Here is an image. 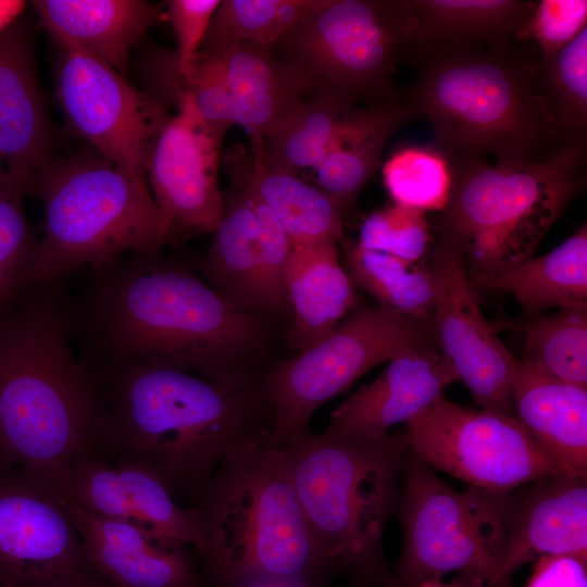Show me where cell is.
Instances as JSON below:
<instances>
[{"label":"cell","instance_id":"5b68a950","mask_svg":"<svg viewBox=\"0 0 587 587\" xmlns=\"http://www.w3.org/2000/svg\"><path fill=\"white\" fill-rule=\"evenodd\" d=\"M193 508L204 587L260 582L329 587L334 576L278 446L265 442L226 460Z\"/></svg>","mask_w":587,"mask_h":587},{"label":"cell","instance_id":"74e56055","mask_svg":"<svg viewBox=\"0 0 587 587\" xmlns=\"http://www.w3.org/2000/svg\"><path fill=\"white\" fill-rule=\"evenodd\" d=\"M58 494L95 515L142 525L115 467L99 454L74 462Z\"/></svg>","mask_w":587,"mask_h":587},{"label":"cell","instance_id":"cb8c5ba5","mask_svg":"<svg viewBox=\"0 0 587 587\" xmlns=\"http://www.w3.org/2000/svg\"><path fill=\"white\" fill-rule=\"evenodd\" d=\"M354 287L340 264L337 243L294 245L286 277L294 319L289 347L299 352L333 332L355 309Z\"/></svg>","mask_w":587,"mask_h":587},{"label":"cell","instance_id":"7402d4cb","mask_svg":"<svg viewBox=\"0 0 587 587\" xmlns=\"http://www.w3.org/2000/svg\"><path fill=\"white\" fill-rule=\"evenodd\" d=\"M33 3L61 48L86 53L124 77L133 48L159 18L157 8L142 0H37Z\"/></svg>","mask_w":587,"mask_h":587},{"label":"cell","instance_id":"30bf717a","mask_svg":"<svg viewBox=\"0 0 587 587\" xmlns=\"http://www.w3.org/2000/svg\"><path fill=\"white\" fill-rule=\"evenodd\" d=\"M407 43L405 0H327L288 29L272 52L312 92L360 107L397 96L392 75Z\"/></svg>","mask_w":587,"mask_h":587},{"label":"cell","instance_id":"f6af8a7d","mask_svg":"<svg viewBox=\"0 0 587 587\" xmlns=\"http://www.w3.org/2000/svg\"><path fill=\"white\" fill-rule=\"evenodd\" d=\"M240 587H303V586L287 584V583L260 582V583L247 584Z\"/></svg>","mask_w":587,"mask_h":587},{"label":"cell","instance_id":"e575fe53","mask_svg":"<svg viewBox=\"0 0 587 587\" xmlns=\"http://www.w3.org/2000/svg\"><path fill=\"white\" fill-rule=\"evenodd\" d=\"M383 177L395 204L426 213L446 209L453 170L449 158L438 148L409 146L385 162Z\"/></svg>","mask_w":587,"mask_h":587},{"label":"cell","instance_id":"2e32d148","mask_svg":"<svg viewBox=\"0 0 587 587\" xmlns=\"http://www.w3.org/2000/svg\"><path fill=\"white\" fill-rule=\"evenodd\" d=\"M224 137L211 130L184 96L152 150L147 175L158 207L176 232L212 233L224 209L218 186Z\"/></svg>","mask_w":587,"mask_h":587},{"label":"cell","instance_id":"7dc6e473","mask_svg":"<svg viewBox=\"0 0 587 587\" xmlns=\"http://www.w3.org/2000/svg\"><path fill=\"white\" fill-rule=\"evenodd\" d=\"M0 587H2V586H0Z\"/></svg>","mask_w":587,"mask_h":587},{"label":"cell","instance_id":"e0dca14e","mask_svg":"<svg viewBox=\"0 0 587 587\" xmlns=\"http://www.w3.org/2000/svg\"><path fill=\"white\" fill-rule=\"evenodd\" d=\"M62 499L90 563L109 587H204L198 557L186 544Z\"/></svg>","mask_w":587,"mask_h":587},{"label":"cell","instance_id":"d6986e66","mask_svg":"<svg viewBox=\"0 0 587 587\" xmlns=\"http://www.w3.org/2000/svg\"><path fill=\"white\" fill-rule=\"evenodd\" d=\"M545 554L587 557V479L560 474L514 489L502 563L494 587Z\"/></svg>","mask_w":587,"mask_h":587},{"label":"cell","instance_id":"277c9868","mask_svg":"<svg viewBox=\"0 0 587 587\" xmlns=\"http://www.w3.org/2000/svg\"><path fill=\"white\" fill-rule=\"evenodd\" d=\"M530 46H466L419 59L404 100L424 116L450 161L534 162L570 145L549 114Z\"/></svg>","mask_w":587,"mask_h":587},{"label":"cell","instance_id":"9a60e30c","mask_svg":"<svg viewBox=\"0 0 587 587\" xmlns=\"http://www.w3.org/2000/svg\"><path fill=\"white\" fill-rule=\"evenodd\" d=\"M436 282V342L480 409L514 416L512 388L520 360L484 315L477 287L453 238L440 227L428 253Z\"/></svg>","mask_w":587,"mask_h":587},{"label":"cell","instance_id":"7bdbcfd3","mask_svg":"<svg viewBox=\"0 0 587 587\" xmlns=\"http://www.w3.org/2000/svg\"><path fill=\"white\" fill-rule=\"evenodd\" d=\"M416 587H487L484 579L475 573L459 572L455 577L446 583L442 579L424 582Z\"/></svg>","mask_w":587,"mask_h":587},{"label":"cell","instance_id":"d4e9b609","mask_svg":"<svg viewBox=\"0 0 587 587\" xmlns=\"http://www.w3.org/2000/svg\"><path fill=\"white\" fill-rule=\"evenodd\" d=\"M227 172L240 178L276 216L292 245L314 241L340 243L344 213L317 186L297 174L271 166L250 142L229 152Z\"/></svg>","mask_w":587,"mask_h":587},{"label":"cell","instance_id":"f35d334b","mask_svg":"<svg viewBox=\"0 0 587 587\" xmlns=\"http://www.w3.org/2000/svg\"><path fill=\"white\" fill-rule=\"evenodd\" d=\"M433 241L425 212L394 203L363 221L355 242L363 249L421 263L427 259Z\"/></svg>","mask_w":587,"mask_h":587},{"label":"cell","instance_id":"d6a6232c","mask_svg":"<svg viewBox=\"0 0 587 587\" xmlns=\"http://www.w3.org/2000/svg\"><path fill=\"white\" fill-rule=\"evenodd\" d=\"M327 0L220 1L200 51L220 53L235 47L272 51L279 38Z\"/></svg>","mask_w":587,"mask_h":587},{"label":"cell","instance_id":"8fae6325","mask_svg":"<svg viewBox=\"0 0 587 587\" xmlns=\"http://www.w3.org/2000/svg\"><path fill=\"white\" fill-rule=\"evenodd\" d=\"M433 337V317L408 316L377 304L354 309L327 336L262 374L272 412L270 444L279 446L309 433L323 403L371 369Z\"/></svg>","mask_w":587,"mask_h":587},{"label":"cell","instance_id":"8992f818","mask_svg":"<svg viewBox=\"0 0 587 587\" xmlns=\"http://www.w3.org/2000/svg\"><path fill=\"white\" fill-rule=\"evenodd\" d=\"M310 529L335 577L394 587L385 551L397 512L407 433L354 437L311 430L278 446Z\"/></svg>","mask_w":587,"mask_h":587},{"label":"cell","instance_id":"b9f144b4","mask_svg":"<svg viewBox=\"0 0 587 587\" xmlns=\"http://www.w3.org/2000/svg\"><path fill=\"white\" fill-rule=\"evenodd\" d=\"M525 587H587V557L540 555L535 560Z\"/></svg>","mask_w":587,"mask_h":587},{"label":"cell","instance_id":"6da1fadb","mask_svg":"<svg viewBox=\"0 0 587 587\" xmlns=\"http://www.w3.org/2000/svg\"><path fill=\"white\" fill-rule=\"evenodd\" d=\"M62 314L84 362H134L245 385L261 380L268 328L189 266L158 253H130L87 267L64 295Z\"/></svg>","mask_w":587,"mask_h":587},{"label":"cell","instance_id":"9c48e42d","mask_svg":"<svg viewBox=\"0 0 587 587\" xmlns=\"http://www.w3.org/2000/svg\"><path fill=\"white\" fill-rule=\"evenodd\" d=\"M514 490L469 486L458 491L410 448L396 514L402 547L394 587H416L452 572H471L494 587L502 563Z\"/></svg>","mask_w":587,"mask_h":587},{"label":"cell","instance_id":"ab89813d","mask_svg":"<svg viewBox=\"0 0 587 587\" xmlns=\"http://www.w3.org/2000/svg\"><path fill=\"white\" fill-rule=\"evenodd\" d=\"M586 0L535 1L517 42L530 46L539 57H548L570 43L586 28Z\"/></svg>","mask_w":587,"mask_h":587},{"label":"cell","instance_id":"603a6c76","mask_svg":"<svg viewBox=\"0 0 587 587\" xmlns=\"http://www.w3.org/2000/svg\"><path fill=\"white\" fill-rule=\"evenodd\" d=\"M512 402L516 420L561 469L587 479V387L520 361Z\"/></svg>","mask_w":587,"mask_h":587},{"label":"cell","instance_id":"4fadbf2b","mask_svg":"<svg viewBox=\"0 0 587 587\" xmlns=\"http://www.w3.org/2000/svg\"><path fill=\"white\" fill-rule=\"evenodd\" d=\"M0 586L109 587L60 494L0 464Z\"/></svg>","mask_w":587,"mask_h":587},{"label":"cell","instance_id":"1f68e13d","mask_svg":"<svg viewBox=\"0 0 587 587\" xmlns=\"http://www.w3.org/2000/svg\"><path fill=\"white\" fill-rule=\"evenodd\" d=\"M492 324L524 333L521 361L555 379L587 387V308Z\"/></svg>","mask_w":587,"mask_h":587},{"label":"cell","instance_id":"4dcf8cb0","mask_svg":"<svg viewBox=\"0 0 587 587\" xmlns=\"http://www.w3.org/2000/svg\"><path fill=\"white\" fill-rule=\"evenodd\" d=\"M339 245L354 286L367 292L377 305L408 316L433 317L437 289L428 263L363 249L346 237Z\"/></svg>","mask_w":587,"mask_h":587},{"label":"cell","instance_id":"44dd1931","mask_svg":"<svg viewBox=\"0 0 587 587\" xmlns=\"http://www.w3.org/2000/svg\"><path fill=\"white\" fill-rule=\"evenodd\" d=\"M534 4L524 0H405V59L415 63L439 50L517 42Z\"/></svg>","mask_w":587,"mask_h":587},{"label":"cell","instance_id":"f546056e","mask_svg":"<svg viewBox=\"0 0 587 587\" xmlns=\"http://www.w3.org/2000/svg\"><path fill=\"white\" fill-rule=\"evenodd\" d=\"M337 99L313 92L276 118L261 137L250 138L273 167L299 174L315 170L333 149L354 110Z\"/></svg>","mask_w":587,"mask_h":587},{"label":"cell","instance_id":"ee69618b","mask_svg":"<svg viewBox=\"0 0 587 587\" xmlns=\"http://www.w3.org/2000/svg\"><path fill=\"white\" fill-rule=\"evenodd\" d=\"M25 7L24 1L0 0V34L11 27L12 22Z\"/></svg>","mask_w":587,"mask_h":587},{"label":"cell","instance_id":"7c38bea8","mask_svg":"<svg viewBox=\"0 0 587 587\" xmlns=\"http://www.w3.org/2000/svg\"><path fill=\"white\" fill-rule=\"evenodd\" d=\"M405 425L417 457L470 486L511 491L565 473L515 416L442 397Z\"/></svg>","mask_w":587,"mask_h":587},{"label":"cell","instance_id":"52a82bcc","mask_svg":"<svg viewBox=\"0 0 587 587\" xmlns=\"http://www.w3.org/2000/svg\"><path fill=\"white\" fill-rule=\"evenodd\" d=\"M32 192L43 209L35 285L62 282L83 266H103L130 253L161 252L177 233L146 177L96 151L52 158Z\"/></svg>","mask_w":587,"mask_h":587},{"label":"cell","instance_id":"5bb4252c","mask_svg":"<svg viewBox=\"0 0 587 587\" xmlns=\"http://www.w3.org/2000/svg\"><path fill=\"white\" fill-rule=\"evenodd\" d=\"M57 97L72 128L117 166L147 176L166 110L101 61L62 48Z\"/></svg>","mask_w":587,"mask_h":587},{"label":"cell","instance_id":"3957f363","mask_svg":"<svg viewBox=\"0 0 587 587\" xmlns=\"http://www.w3.org/2000/svg\"><path fill=\"white\" fill-rule=\"evenodd\" d=\"M61 282L34 285L0 322V464L61 492L70 466L100 455L103 408L62 314Z\"/></svg>","mask_w":587,"mask_h":587},{"label":"cell","instance_id":"836d02e7","mask_svg":"<svg viewBox=\"0 0 587 587\" xmlns=\"http://www.w3.org/2000/svg\"><path fill=\"white\" fill-rule=\"evenodd\" d=\"M541 98L564 139H586L587 27L558 52L539 57Z\"/></svg>","mask_w":587,"mask_h":587},{"label":"cell","instance_id":"f1b7e54d","mask_svg":"<svg viewBox=\"0 0 587 587\" xmlns=\"http://www.w3.org/2000/svg\"><path fill=\"white\" fill-rule=\"evenodd\" d=\"M222 218L212 232L201 270L216 290L237 304L263 314L255 211L247 187L229 174Z\"/></svg>","mask_w":587,"mask_h":587},{"label":"cell","instance_id":"484cf974","mask_svg":"<svg viewBox=\"0 0 587 587\" xmlns=\"http://www.w3.org/2000/svg\"><path fill=\"white\" fill-rule=\"evenodd\" d=\"M414 113L403 97L359 107L316 173L321 188L345 214L380 166L384 147Z\"/></svg>","mask_w":587,"mask_h":587},{"label":"cell","instance_id":"8d00e7d4","mask_svg":"<svg viewBox=\"0 0 587 587\" xmlns=\"http://www.w3.org/2000/svg\"><path fill=\"white\" fill-rule=\"evenodd\" d=\"M27 184L11 175L0 185V309L29 290L37 240L26 217L23 198Z\"/></svg>","mask_w":587,"mask_h":587},{"label":"cell","instance_id":"4316f807","mask_svg":"<svg viewBox=\"0 0 587 587\" xmlns=\"http://www.w3.org/2000/svg\"><path fill=\"white\" fill-rule=\"evenodd\" d=\"M215 54L227 86L233 124L249 138L261 137L271 124L309 95L308 82L272 51L235 47Z\"/></svg>","mask_w":587,"mask_h":587},{"label":"cell","instance_id":"bcb514c9","mask_svg":"<svg viewBox=\"0 0 587 587\" xmlns=\"http://www.w3.org/2000/svg\"><path fill=\"white\" fill-rule=\"evenodd\" d=\"M5 175H7V172H5L4 163L0 157V185L5 179Z\"/></svg>","mask_w":587,"mask_h":587},{"label":"cell","instance_id":"7a4b0ae2","mask_svg":"<svg viewBox=\"0 0 587 587\" xmlns=\"http://www.w3.org/2000/svg\"><path fill=\"white\" fill-rule=\"evenodd\" d=\"M84 363L103 408L100 455L143 463L182 505L198 502L226 460L270 442L261 380L228 385L145 363Z\"/></svg>","mask_w":587,"mask_h":587},{"label":"cell","instance_id":"d590c367","mask_svg":"<svg viewBox=\"0 0 587 587\" xmlns=\"http://www.w3.org/2000/svg\"><path fill=\"white\" fill-rule=\"evenodd\" d=\"M142 525L189 546L197 557L203 540L197 511L179 504L160 477L147 465L133 460L112 462Z\"/></svg>","mask_w":587,"mask_h":587},{"label":"cell","instance_id":"ba28073f","mask_svg":"<svg viewBox=\"0 0 587 587\" xmlns=\"http://www.w3.org/2000/svg\"><path fill=\"white\" fill-rule=\"evenodd\" d=\"M586 139L534 162L450 161L453 183L442 227L470 273L491 275L534 258L584 185Z\"/></svg>","mask_w":587,"mask_h":587},{"label":"cell","instance_id":"83f0119b","mask_svg":"<svg viewBox=\"0 0 587 587\" xmlns=\"http://www.w3.org/2000/svg\"><path fill=\"white\" fill-rule=\"evenodd\" d=\"M469 274L477 288L513 296L525 316L540 315L550 308H587V226L584 224L549 253L511 270Z\"/></svg>","mask_w":587,"mask_h":587},{"label":"cell","instance_id":"60d3db41","mask_svg":"<svg viewBox=\"0 0 587 587\" xmlns=\"http://www.w3.org/2000/svg\"><path fill=\"white\" fill-rule=\"evenodd\" d=\"M220 0H171L166 17L176 38L177 63L187 72L195 63Z\"/></svg>","mask_w":587,"mask_h":587},{"label":"cell","instance_id":"ffe728a7","mask_svg":"<svg viewBox=\"0 0 587 587\" xmlns=\"http://www.w3.org/2000/svg\"><path fill=\"white\" fill-rule=\"evenodd\" d=\"M51 139L28 40L10 27L0 34V157L29 192L53 158Z\"/></svg>","mask_w":587,"mask_h":587},{"label":"cell","instance_id":"ac0fdd59","mask_svg":"<svg viewBox=\"0 0 587 587\" xmlns=\"http://www.w3.org/2000/svg\"><path fill=\"white\" fill-rule=\"evenodd\" d=\"M458 376L435 337L405 348L386 369L342 401L330 415L326 432L344 436L378 437L407 423L445 397Z\"/></svg>","mask_w":587,"mask_h":587}]
</instances>
